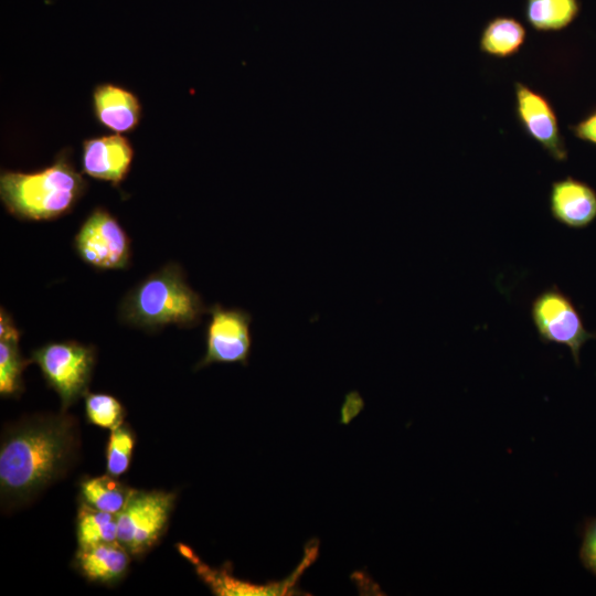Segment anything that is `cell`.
Here are the masks:
<instances>
[{
  "label": "cell",
  "mask_w": 596,
  "mask_h": 596,
  "mask_svg": "<svg viewBox=\"0 0 596 596\" xmlns=\"http://www.w3.org/2000/svg\"><path fill=\"white\" fill-rule=\"evenodd\" d=\"M77 422L64 413L33 415L7 426L0 443L2 510L29 503L77 459Z\"/></svg>",
  "instance_id": "obj_1"
},
{
  "label": "cell",
  "mask_w": 596,
  "mask_h": 596,
  "mask_svg": "<svg viewBox=\"0 0 596 596\" xmlns=\"http://www.w3.org/2000/svg\"><path fill=\"white\" fill-rule=\"evenodd\" d=\"M79 257L103 269L126 268L130 240L118 221L106 210L95 209L82 224L74 240Z\"/></svg>",
  "instance_id": "obj_8"
},
{
  "label": "cell",
  "mask_w": 596,
  "mask_h": 596,
  "mask_svg": "<svg viewBox=\"0 0 596 596\" xmlns=\"http://www.w3.org/2000/svg\"><path fill=\"white\" fill-rule=\"evenodd\" d=\"M207 310L201 296L188 285L181 267L168 264L127 294L120 318L153 331L167 324L194 327Z\"/></svg>",
  "instance_id": "obj_3"
},
{
  "label": "cell",
  "mask_w": 596,
  "mask_h": 596,
  "mask_svg": "<svg viewBox=\"0 0 596 596\" xmlns=\"http://www.w3.org/2000/svg\"><path fill=\"white\" fill-rule=\"evenodd\" d=\"M85 412L91 424L114 429L124 423L125 409L113 395L105 393H86Z\"/></svg>",
  "instance_id": "obj_21"
},
{
  "label": "cell",
  "mask_w": 596,
  "mask_h": 596,
  "mask_svg": "<svg viewBox=\"0 0 596 596\" xmlns=\"http://www.w3.org/2000/svg\"><path fill=\"white\" fill-rule=\"evenodd\" d=\"M86 190L66 150L36 172L2 171L0 195L7 210L24 220H52L70 212Z\"/></svg>",
  "instance_id": "obj_2"
},
{
  "label": "cell",
  "mask_w": 596,
  "mask_h": 596,
  "mask_svg": "<svg viewBox=\"0 0 596 596\" xmlns=\"http://www.w3.org/2000/svg\"><path fill=\"white\" fill-rule=\"evenodd\" d=\"M514 113L525 135L552 159L558 162L567 160L568 150L555 109L544 94L522 82H515Z\"/></svg>",
  "instance_id": "obj_10"
},
{
  "label": "cell",
  "mask_w": 596,
  "mask_h": 596,
  "mask_svg": "<svg viewBox=\"0 0 596 596\" xmlns=\"http://www.w3.org/2000/svg\"><path fill=\"white\" fill-rule=\"evenodd\" d=\"M179 551L193 565L200 578L216 595L225 596H256V595H296L300 594L298 582L302 573L315 562L318 555V542L311 541L305 549V555L295 571L285 579L270 582L266 585L252 584L236 578L227 571L228 565L221 570L211 568L203 563L198 555L183 544H179Z\"/></svg>",
  "instance_id": "obj_9"
},
{
  "label": "cell",
  "mask_w": 596,
  "mask_h": 596,
  "mask_svg": "<svg viewBox=\"0 0 596 596\" xmlns=\"http://www.w3.org/2000/svg\"><path fill=\"white\" fill-rule=\"evenodd\" d=\"M132 556L118 542L78 547L74 566L92 583L113 585L127 574Z\"/></svg>",
  "instance_id": "obj_14"
},
{
  "label": "cell",
  "mask_w": 596,
  "mask_h": 596,
  "mask_svg": "<svg viewBox=\"0 0 596 596\" xmlns=\"http://www.w3.org/2000/svg\"><path fill=\"white\" fill-rule=\"evenodd\" d=\"M79 499L87 505L118 514L125 507L132 488L109 473L97 477H84L79 481Z\"/></svg>",
  "instance_id": "obj_18"
},
{
  "label": "cell",
  "mask_w": 596,
  "mask_h": 596,
  "mask_svg": "<svg viewBox=\"0 0 596 596\" xmlns=\"http://www.w3.org/2000/svg\"><path fill=\"white\" fill-rule=\"evenodd\" d=\"M579 555L585 567L596 574V518L586 525Z\"/></svg>",
  "instance_id": "obj_22"
},
{
  "label": "cell",
  "mask_w": 596,
  "mask_h": 596,
  "mask_svg": "<svg viewBox=\"0 0 596 596\" xmlns=\"http://www.w3.org/2000/svg\"><path fill=\"white\" fill-rule=\"evenodd\" d=\"M175 493L163 490H136L117 514V541L132 557L149 552L164 534Z\"/></svg>",
  "instance_id": "obj_4"
},
{
  "label": "cell",
  "mask_w": 596,
  "mask_h": 596,
  "mask_svg": "<svg viewBox=\"0 0 596 596\" xmlns=\"http://www.w3.org/2000/svg\"><path fill=\"white\" fill-rule=\"evenodd\" d=\"M549 205L553 219L568 228H586L596 221V190L573 177L551 184Z\"/></svg>",
  "instance_id": "obj_12"
},
{
  "label": "cell",
  "mask_w": 596,
  "mask_h": 596,
  "mask_svg": "<svg viewBox=\"0 0 596 596\" xmlns=\"http://www.w3.org/2000/svg\"><path fill=\"white\" fill-rule=\"evenodd\" d=\"M78 547L117 541V514L100 511L79 501L76 515Z\"/></svg>",
  "instance_id": "obj_19"
},
{
  "label": "cell",
  "mask_w": 596,
  "mask_h": 596,
  "mask_svg": "<svg viewBox=\"0 0 596 596\" xmlns=\"http://www.w3.org/2000/svg\"><path fill=\"white\" fill-rule=\"evenodd\" d=\"M581 12L579 0H524L528 24L538 32H560L570 26Z\"/></svg>",
  "instance_id": "obj_17"
},
{
  "label": "cell",
  "mask_w": 596,
  "mask_h": 596,
  "mask_svg": "<svg viewBox=\"0 0 596 596\" xmlns=\"http://www.w3.org/2000/svg\"><path fill=\"white\" fill-rule=\"evenodd\" d=\"M526 40V29L512 15H496L481 29L479 50L496 57L508 58L518 54Z\"/></svg>",
  "instance_id": "obj_16"
},
{
  "label": "cell",
  "mask_w": 596,
  "mask_h": 596,
  "mask_svg": "<svg viewBox=\"0 0 596 596\" xmlns=\"http://www.w3.org/2000/svg\"><path fill=\"white\" fill-rule=\"evenodd\" d=\"M531 318L540 340L567 347L576 364L583 345L596 338L595 332L586 329L573 300L556 286L533 299Z\"/></svg>",
  "instance_id": "obj_6"
},
{
  "label": "cell",
  "mask_w": 596,
  "mask_h": 596,
  "mask_svg": "<svg viewBox=\"0 0 596 596\" xmlns=\"http://www.w3.org/2000/svg\"><path fill=\"white\" fill-rule=\"evenodd\" d=\"M93 109L97 121L116 134L130 132L141 118L139 98L129 89L103 83L93 91Z\"/></svg>",
  "instance_id": "obj_13"
},
{
  "label": "cell",
  "mask_w": 596,
  "mask_h": 596,
  "mask_svg": "<svg viewBox=\"0 0 596 596\" xmlns=\"http://www.w3.org/2000/svg\"><path fill=\"white\" fill-rule=\"evenodd\" d=\"M134 149L119 134L83 141L82 168L87 175L118 187L130 170Z\"/></svg>",
  "instance_id": "obj_11"
},
{
  "label": "cell",
  "mask_w": 596,
  "mask_h": 596,
  "mask_svg": "<svg viewBox=\"0 0 596 596\" xmlns=\"http://www.w3.org/2000/svg\"><path fill=\"white\" fill-rule=\"evenodd\" d=\"M207 312L210 320L205 330L206 350L195 370L213 363H241L247 365L251 354L252 315L240 308H224L212 305Z\"/></svg>",
  "instance_id": "obj_7"
},
{
  "label": "cell",
  "mask_w": 596,
  "mask_h": 596,
  "mask_svg": "<svg viewBox=\"0 0 596 596\" xmlns=\"http://www.w3.org/2000/svg\"><path fill=\"white\" fill-rule=\"evenodd\" d=\"M135 443V433L127 423L111 429L106 448L107 473L119 477L128 470Z\"/></svg>",
  "instance_id": "obj_20"
},
{
  "label": "cell",
  "mask_w": 596,
  "mask_h": 596,
  "mask_svg": "<svg viewBox=\"0 0 596 596\" xmlns=\"http://www.w3.org/2000/svg\"><path fill=\"white\" fill-rule=\"evenodd\" d=\"M568 129L577 139L596 146V107Z\"/></svg>",
  "instance_id": "obj_23"
},
{
  "label": "cell",
  "mask_w": 596,
  "mask_h": 596,
  "mask_svg": "<svg viewBox=\"0 0 596 596\" xmlns=\"http://www.w3.org/2000/svg\"><path fill=\"white\" fill-rule=\"evenodd\" d=\"M20 332L10 315L0 311V393L1 396H19L23 390L22 373L31 363L23 359L19 349Z\"/></svg>",
  "instance_id": "obj_15"
},
{
  "label": "cell",
  "mask_w": 596,
  "mask_h": 596,
  "mask_svg": "<svg viewBox=\"0 0 596 596\" xmlns=\"http://www.w3.org/2000/svg\"><path fill=\"white\" fill-rule=\"evenodd\" d=\"M61 398L66 411L88 392L95 364V349L76 341L52 342L35 350L31 358Z\"/></svg>",
  "instance_id": "obj_5"
}]
</instances>
